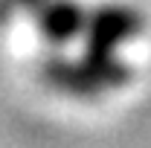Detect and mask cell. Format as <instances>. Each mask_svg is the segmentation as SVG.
Here are the masks:
<instances>
[{
    "instance_id": "3957f363",
    "label": "cell",
    "mask_w": 151,
    "mask_h": 148,
    "mask_svg": "<svg viewBox=\"0 0 151 148\" xmlns=\"http://www.w3.org/2000/svg\"><path fill=\"white\" fill-rule=\"evenodd\" d=\"M38 0H0V20L6 18L9 12H15V9H20V6H35Z\"/></svg>"
},
{
    "instance_id": "7a4b0ae2",
    "label": "cell",
    "mask_w": 151,
    "mask_h": 148,
    "mask_svg": "<svg viewBox=\"0 0 151 148\" xmlns=\"http://www.w3.org/2000/svg\"><path fill=\"white\" fill-rule=\"evenodd\" d=\"M35 18H38L41 35L47 41L64 44V41H73L84 29L87 12L76 0H38L35 3Z\"/></svg>"
},
{
    "instance_id": "6da1fadb",
    "label": "cell",
    "mask_w": 151,
    "mask_h": 148,
    "mask_svg": "<svg viewBox=\"0 0 151 148\" xmlns=\"http://www.w3.org/2000/svg\"><path fill=\"white\" fill-rule=\"evenodd\" d=\"M142 29V18L139 12L131 6H99L96 12H87V23H84V32H87V55L84 61L93 64L99 70H108V73H119L128 75V70L122 64H116V47L131 41L139 35Z\"/></svg>"
}]
</instances>
